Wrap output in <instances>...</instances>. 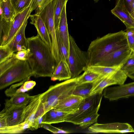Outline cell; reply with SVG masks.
I'll return each mask as SVG.
<instances>
[{"instance_id": "6da1fadb", "label": "cell", "mask_w": 134, "mask_h": 134, "mask_svg": "<svg viewBox=\"0 0 134 134\" xmlns=\"http://www.w3.org/2000/svg\"><path fill=\"white\" fill-rule=\"evenodd\" d=\"M29 51L27 61L36 77L52 76L57 65L51 48L38 34L27 38Z\"/></svg>"}, {"instance_id": "7a4b0ae2", "label": "cell", "mask_w": 134, "mask_h": 134, "mask_svg": "<svg viewBox=\"0 0 134 134\" xmlns=\"http://www.w3.org/2000/svg\"><path fill=\"white\" fill-rule=\"evenodd\" d=\"M128 45L125 32L122 30L97 37L91 42L87 51L88 66L94 64L108 54Z\"/></svg>"}, {"instance_id": "3957f363", "label": "cell", "mask_w": 134, "mask_h": 134, "mask_svg": "<svg viewBox=\"0 0 134 134\" xmlns=\"http://www.w3.org/2000/svg\"><path fill=\"white\" fill-rule=\"evenodd\" d=\"M76 78L51 86L46 91L41 94L40 101L44 106L45 113L54 108L62 100L73 94L77 85Z\"/></svg>"}, {"instance_id": "277c9868", "label": "cell", "mask_w": 134, "mask_h": 134, "mask_svg": "<svg viewBox=\"0 0 134 134\" xmlns=\"http://www.w3.org/2000/svg\"><path fill=\"white\" fill-rule=\"evenodd\" d=\"M69 50L68 66L71 78H77L88 65L89 56L87 51H82L73 38L69 34Z\"/></svg>"}, {"instance_id": "5b68a950", "label": "cell", "mask_w": 134, "mask_h": 134, "mask_svg": "<svg viewBox=\"0 0 134 134\" xmlns=\"http://www.w3.org/2000/svg\"><path fill=\"white\" fill-rule=\"evenodd\" d=\"M102 92L90 95L84 98L77 110L74 113L68 114L65 122L77 125L82 120L98 111L100 107Z\"/></svg>"}, {"instance_id": "8992f818", "label": "cell", "mask_w": 134, "mask_h": 134, "mask_svg": "<svg viewBox=\"0 0 134 134\" xmlns=\"http://www.w3.org/2000/svg\"><path fill=\"white\" fill-rule=\"evenodd\" d=\"M34 74L27 61L19 60L0 76V89L30 77Z\"/></svg>"}, {"instance_id": "52a82bcc", "label": "cell", "mask_w": 134, "mask_h": 134, "mask_svg": "<svg viewBox=\"0 0 134 134\" xmlns=\"http://www.w3.org/2000/svg\"><path fill=\"white\" fill-rule=\"evenodd\" d=\"M127 77V75L120 69L107 76L100 75L93 82L90 96L102 92L105 88L109 86L123 84Z\"/></svg>"}, {"instance_id": "ba28073f", "label": "cell", "mask_w": 134, "mask_h": 134, "mask_svg": "<svg viewBox=\"0 0 134 134\" xmlns=\"http://www.w3.org/2000/svg\"><path fill=\"white\" fill-rule=\"evenodd\" d=\"M132 52L128 45L108 54L93 65L112 67L120 66Z\"/></svg>"}, {"instance_id": "9c48e42d", "label": "cell", "mask_w": 134, "mask_h": 134, "mask_svg": "<svg viewBox=\"0 0 134 134\" xmlns=\"http://www.w3.org/2000/svg\"><path fill=\"white\" fill-rule=\"evenodd\" d=\"M88 130L92 133H96L134 132V129L130 124L119 122L103 124L97 122L90 126Z\"/></svg>"}, {"instance_id": "30bf717a", "label": "cell", "mask_w": 134, "mask_h": 134, "mask_svg": "<svg viewBox=\"0 0 134 134\" xmlns=\"http://www.w3.org/2000/svg\"><path fill=\"white\" fill-rule=\"evenodd\" d=\"M103 95L110 101L134 96V82L117 86L107 87L104 90Z\"/></svg>"}, {"instance_id": "8fae6325", "label": "cell", "mask_w": 134, "mask_h": 134, "mask_svg": "<svg viewBox=\"0 0 134 134\" xmlns=\"http://www.w3.org/2000/svg\"><path fill=\"white\" fill-rule=\"evenodd\" d=\"M27 104L5 107L1 112L5 115L7 127L13 126L22 123L24 110Z\"/></svg>"}, {"instance_id": "7c38bea8", "label": "cell", "mask_w": 134, "mask_h": 134, "mask_svg": "<svg viewBox=\"0 0 134 134\" xmlns=\"http://www.w3.org/2000/svg\"><path fill=\"white\" fill-rule=\"evenodd\" d=\"M33 1L25 9L16 14L12 21L7 38L3 45L7 44L13 39L26 19L30 17L32 11L31 6Z\"/></svg>"}, {"instance_id": "4fadbf2b", "label": "cell", "mask_w": 134, "mask_h": 134, "mask_svg": "<svg viewBox=\"0 0 134 134\" xmlns=\"http://www.w3.org/2000/svg\"><path fill=\"white\" fill-rule=\"evenodd\" d=\"M83 99L81 97L72 94L60 101L54 108L68 114L72 113L77 110Z\"/></svg>"}, {"instance_id": "5bb4252c", "label": "cell", "mask_w": 134, "mask_h": 134, "mask_svg": "<svg viewBox=\"0 0 134 134\" xmlns=\"http://www.w3.org/2000/svg\"><path fill=\"white\" fill-rule=\"evenodd\" d=\"M29 18L26 19L13 39L7 44L14 53L27 49L25 31Z\"/></svg>"}, {"instance_id": "9a60e30c", "label": "cell", "mask_w": 134, "mask_h": 134, "mask_svg": "<svg viewBox=\"0 0 134 134\" xmlns=\"http://www.w3.org/2000/svg\"><path fill=\"white\" fill-rule=\"evenodd\" d=\"M30 23L34 25L41 39L51 48L52 41L51 36L46 25L39 14L30 15Z\"/></svg>"}, {"instance_id": "2e32d148", "label": "cell", "mask_w": 134, "mask_h": 134, "mask_svg": "<svg viewBox=\"0 0 134 134\" xmlns=\"http://www.w3.org/2000/svg\"><path fill=\"white\" fill-rule=\"evenodd\" d=\"M40 94H41L35 95L24 110L22 123H27L30 125V127L35 120L36 113L41 102Z\"/></svg>"}, {"instance_id": "e0dca14e", "label": "cell", "mask_w": 134, "mask_h": 134, "mask_svg": "<svg viewBox=\"0 0 134 134\" xmlns=\"http://www.w3.org/2000/svg\"><path fill=\"white\" fill-rule=\"evenodd\" d=\"M66 4L62 9L57 29L63 42L69 51V34L67 23ZM57 30V29H56Z\"/></svg>"}, {"instance_id": "ac0fdd59", "label": "cell", "mask_w": 134, "mask_h": 134, "mask_svg": "<svg viewBox=\"0 0 134 134\" xmlns=\"http://www.w3.org/2000/svg\"><path fill=\"white\" fill-rule=\"evenodd\" d=\"M51 78V80L61 81L71 79L68 65L63 60H61L57 65Z\"/></svg>"}, {"instance_id": "d6986e66", "label": "cell", "mask_w": 134, "mask_h": 134, "mask_svg": "<svg viewBox=\"0 0 134 134\" xmlns=\"http://www.w3.org/2000/svg\"><path fill=\"white\" fill-rule=\"evenodd\" d=\"M111 12L124 23L126 26V30H134L133 18L126 13L119 4L116 3L115 7L111 10Z\"/></svg>"}, {"instance_id": "ffe728a7", "label": "cell", "mask_w": 134, "mask_h": 134, "mask_svg": "<svg viewBox=\"0 0 134 134\" xmlns=\"http://www.w3.org/2000/svg\"><path fill=\"white\" fill-rule=\"evenodd\" d=\"M35 96V95L30 96L25 93L16 94L10 99L5 100V107L20 106L24 104H28Z\"/></svg>"}, {"instance_id": "44dd1931", "label": "cell", "mask_w": 134, "mask_h": 134, "mask_svg": "<svg viewBox=\"0 0 134 134\" xmlns=\"http://www.w3.org/2000/svg\"><path fill=\"white\" fill-rule=\"evenodd\" d=\"M0 17L8 21H11L16 14L10 0H0Z\"/></svg>"}, {"instance_id": "7402d4cb", "label": "cell", "mask_w": 134, "mask_h": 134, "mask_svg": "<svg viewBox=\"0 0 134 134\" xmlns=\"http://www.w3.org/2000/svg\"><path fill=\"white\" fill-rule=\"evenodd\" d=\"M93 82L77 84L74 89L73 94L85 98L90 96Z\"/></svg>"}, {"instance_id": "603a6c76", "label": "cell", "mask_w": 134, "mask_h": 134, "mask_svg": "<svg viewBox=\"0 0 134 134\" xmlns=\"http://www.w3.org/2000/svg\"><path fill=\"white\" fill-rule=\"evenodd\" d=\"M121 66L112 67L92 65L88 66L86 69L90 70L100 75L104 76L108 75L120 69Z\"/></svg>"}, {"instance_id": "cb8c5ba5", "label": "cell", "mask_w": 134, "mask_h": 134, "mask_svg": "<svg viewBox=\"0 0 134 134\" xmlns=\"http://www.w3.org/2000/svg\"><path fill=\"white\" fill-rule=\"evenodd\" d=\"M100 76L90 70L86 69L83 73L76 78L77 84L93 82Z\"/></svg>"}, {"instance_id": "d4e9b609", "label": "cell", "mask_w": 134, "mask_h": 134, "mask_svg": "<svg viewBox=\"0 0 134 134\" xmlns=\"http://www.w3.org/2000/svg\"><path fill=\"white\" fill-rule=\"evenodd\" d=\"M56 32L60 60H63L68 66L69 51L61 40L58 29L56 30Z\"/></svg>"}, {"instance_id": "484cf974", "label": "cell", "mask_w": 134, "mask_h": 134, "mask_svg": "<svg viewBox=\"0 0 134 134\" xmlns=\"http://www.w3.org/2000/svg\"><path fill=\"white\" fill-rule=\"evenodd\" d=\"M68 0H55L54 5V20L55 30L58 28L61 13Z\"/></svg>"}, {"instance_id": "4316f807", "label": "cell", "mask_w": 134, "mask_h": 134, "mask_svg": "<svg viewBox=\"0 0 134 134\" xmlns=\"http://www.w3.org/2000/svg\"><path fill=\"white\" fill-rule=\"evenodd\" d=\"M30 125L26 122L21 123L12 127H7L4 129L0 131L1 133L14 134L23 133L26 129H29Z\"/></svg>"}, {"instance_id": "83f0119b", "label": "cell", "mask_w": 134, "mask_h": 134, "mask_svg": "<svg viewBox=\"0 0 134 134\" xmlns=\"http://www.w3.org/2000/svg\"><path fill=\"white\" fill-rule=\"evenodd\" d=\"M120 69L123 71L127 76L134 72V52L122 64Z\"/></svg>"}, {"instance_id": "f1b7e54d", "label": "cell", "mask_w": 134, "mask_h": 134, "mask_svg": "<svg viewBox=\"0 0 134 134\" xmlns=\"http://www.w3.org/2000/svg\"><path fill=\"white\" fill-rule=\"evenodd\" d=\"M33 0H10L16 14L23 11L31 4Z\"/></svg>"}, {"instance_id": "f546056e", "label": "cell", "mask_w": 134, "mask_h": 134, "mask_svg": "<svg viewBox=\"0 0 134 134\" xmlns=\"http://www.w3.org/2000/svg\"><path fill=\"white\" fill-rule=\"evenodd\" d=\"M60 122L54 108L50 109L43 115V124L51 125Z\"/></svg>"}, {"instance_id": "4dcf8cb0", "label": "cell", "mask_w": 134, "mask_h": 134, "mask_svg": "<svg viewBox=\"0 0 134 134\" xmlns=\"http://www.w3.org/2000/svg\"><path fill=\"white\" fill-rule=\"evenodd\" d=\"M98 111L88 116L79 122L77 125L83 129H85L93 124L97 122L99 114Z\"/></svg>"}, {"instance_id": "1f68e13d", "label": "cell", "mask_w": 134, "mask_h": 134, "mask_svg": "<svg viewBox=\"0 0 134 134\" xmlns=\"http://www.w3.org/2000/svg\"><path fill=\"white\" fill-rule=\"evenodd\" d=\"M14 53L7 44L0 46V63L13 57Z\"/></svg>"}, {"instance_id": "d6a6232c", "label": "cell", "mask_w": 134, "mask_h": 134, "mask_svg": "<svg viewBox=\"0 0 134 134\" xmlns=\"http://www.w3.org/2000/svg\"><path fill=\"white\" fill-rule=\"evenodd\" d=\"M19 60L12 57L0 63V76L3 74Z\"/></svg>"}, {"instance_id": "836d02e7", "label": "cell", "mask_w": 134, "mask_h": 134, "mask_svg": "<svg viewBox=\"0 0 134 134\" xmlns=\"http://www.w3.org/2000/svg\"><path fill=\"white\" fill-rule=\"evenodd\" d=\"M52 0H33L31 6L32 11L35 10V14H37L46 5Z\"/></svg>"}, {"instance_id": "e575fe53", "label": "cell", "mask_w": 134, "mask_h": 134, "mask_svg": "<svg viewBox=\"0 0 134 134\" xmlns=\"http://www.w3.org/2000/svg\"><path fill=\"white\" fill-rule=\"evenodd\" d=\"M134 0H116V3L119 4L124 10L131 17V7Z\"/></svg>"}, {"instance_id": "d590c367", "label": "cell", "mask_w": 134, "mask_h": 134, "mask_svg": "<svg viewBox=\"0 0 134 134\" xmlns=\"http://www.w3.org/2000/svg\"><path fill=\"white\" fill-rule=\"evenodd\" d=\"M125 34L128 46L132 51L134 52V30H126Z\"/></svg>"}, {"instance_id": "8d00e7d4", "label": "cell", "mask_w": 134, "mask_h": 134, "mask_svg": "<svg viewBox=\"0 0 134 134\" xmlns=\"http://www.w3.org/2000/svg\"><path fill=\"white\" fill-rule=\"evenodd\" d=\"M29 53V49L22 50L14 53L13 57L14 58L20 61H27Z\"/></svg>"}, {"instance_id": "74e56055", "label": "cell", "mask_w": 134, "mask_h": 134, "mask_svg": "<svg viewBox=\"0 0 134 134\" xmlns=\"http://www.w3.org/2000/svg\"><path fill=\"white\" fill-rule=\"evenodd\" d=\"M36 85L35 81L30 80L25 82L23 85V88L29 91L32 89Z\"/></svg>"}, {"instance_id": "f35d334b", "label": "cell", "mask_w": 134, "mask_h": 134, "mask_svg": "<svg viewBox=\"0 0 134 134\" xmlns=\"http://www.w3.org/2000/svg\"><path fill=\"white\" fill-rule=\"evenodd\" d=\"M49 125V131L51 132L55 133H70V132L65 131L60 128H58L52 126L50 124Z\"/></svg>"}, {"instance_id": "ab89813d", "label": "cell", "mask_w": 134, "mask_h": 134, "mask_svg": "<svg viewBox=\"0 0 134 134\" xmlns=\"http://www.w3.org/2000/svg\"><path fill=\"white\" fill-rule=\"evenodd\" d=\"M55 109L57 115L60 122H65V119L68 114Z\"/></svg>"}, {"instance_id": "60d3db41", "label": "cell", "mask_w": 134, "mask_h": 134, "mask_svg": "<svg viewBox=\"0 0 134 134\" xmlns=\"http://www.w3.org/2000/svg\"><path fill=\"white\" fill-rule=\"evenodd\" d=\"M131 14L132 17L133 18L134 17V1L132 5Z\"/></svg>"}, {"instance_id": "b9f144b4", "label": "cell", "mask_w": 134, "mask_h": 134, "mask_svg": "<svg viewBox=\"0 0 134 134\" xmlns=\"http://www.w3.org/2000/svg\"><path fill=\"white\" fill-rule=\"evenodd\" d=\"M127 76L134 80V72L128 75Z\"/></svg>"}, {"instance_id": "7bdbcfd3", "label": "cell", "mask_w": 134, "mask_h": 134, "mask_svg": "<svg viewBox=\"0 0 134 134\" xmlns=\"http://www.w3.org/2000/svg\"><path fill=\"white\" fill-rule=\"evenodd\" d=\"M95 2V3H97L99 0H93Z\"/></svg>"}, {"instance_id": "ee69618b", "label": "cell", "mask_w": 134, "mask_h": 134, "mask_svg": "<svg viewBox=\"0 0 134 134\" xmlns=\"http://www.w3.org/2000/svg\"><path fill=\"white\" fill-rule=\"evenodd\" d=\"M133 18V19H134V17Z\"/></svg>"}]
</instances>
